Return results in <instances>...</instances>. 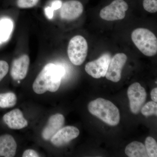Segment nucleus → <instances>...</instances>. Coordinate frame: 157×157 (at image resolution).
I'll list each match as a JSON object with an SVG mask.
<instances>
[{"label": "nucleus", "mask_w": 157, "mask_h": 157, "mask_svg": "<svg viewBox=\"0 0 157 157\" xmlns=\"http://www.w3.org/2000/svg\"><path fill=\"white\" fill-rule=\"evenodd\" d=\"M151 97L153 101L157 103V88H155L152 90L151 93Z\"/></svg>", "instance_id": "b1692460"}, {"label": "nucleus", "mask_w": 157, "mask_h": 157, "mask_svg": "<svg viewBox=\"0 0 157 157\" xmlns=\"http://www.w3.org/2000/svg\"><path fill=\"white\" fill-rule=\"evenodd\" d=\"M111 57L109 53H105L97 59L89 62L85 66L86 72L95 78L105 77Z\"/></svg>", "instance_id": "0eeeda50"}, {"label": "nucleus", "mask_w": 157, "mask_h": 157, "mask_svg": "<svg viewBox=\"0 0 157 157\" xmlns=\"http://www.w3.org/2000/svg\"><path fill=\"white\" fill-rule=\"evenodd\" d=\"M141 113L145 116L152 115H157V104L154 101H149L146 103L141 109Z\"/></svg>", "instance_id": "6ab92c4d"}, {"label": "nucleus", "mask_w": 157, "mask_h": 157, "mask_svg": "<svg viewBox=\"0 0 157 157\" xmlns=\"http://www.w3.org/2000/svg\"><path fill=\"white\" fill-rule=\"evenodd\" d=\"M79 130L76 127L68 126L62 128L51 138V142L54 146L60 147L67 144L78 137Z\"/></svg>", "instance_id": "9d476101"}, {"label": "nucleus", "mask_w": 157, "mask_h": 157, "mask_svg": "<svg viewBox=\"0 0 157 157\" xmlns=\"http://www.w3.org/2000/svg\"><path fill=\"white\" fill-rule=\"evenodd\" d=\"M145 147L148 157H157V144L154 138L151 137H147Z\"/></svg>", "instance_id": "a211bd4d"}, {"label": "nucleus", "mask_w": 157, "mask_h": 157, "mask_svg": "<svg viewBox=\"0 0 157 157\" xmlns=\"http://www.w3.org/2000/svg\"><path fill=\"white\" fill-rule=\"evenodd\" d=\"M9 65L7 62L0 60V81L2 80L9 72Z\"/></svg>", "instance_id": "4be33fe9"}, {"label": "nucleus", "mask_w": 157, "mask_h": 157, "mask_svg": "<svg viewBox=\"0 0 157 157\" xmlns=\"http://www.w3.org/2000/svg\"><path fill=\"white\" fill-rule=\"evenodd\" d=\"M88 50V45L84 37L79 35L73 37L70 39L67 48L70 62L76 66L82 64L87 56Z\"/></svg>", "instance_id": "20e7f679"}, {"label": "nucleus", "mask_w": 157, "mask_h": 157, "mask_svg": "<svg viewBox=\"0 0 157 157\" xmlns=\"http://www.w3.org/2000/svg\"><path fill=\"white\" fill-rule=\"evenodd\" d=\"M60 16L66 21L74 20L83 13L84 6L79 0H66L63 1L60 8Z\"/></svg>", "instance_id": "6e6552de"}, {"label": "nucleus", "mask_w": 157, "mask_h": 157, "mask_svg": "<svg viewBox=\"0 0 157 157\" xmlns=\"http://www.w3.org/2000/svg\"><path fill=\"white\" fill-rule=\"evenodd\" d=\"M16 95L12 92L0 94V107L11 108L14 107L17 103Z\"/></svg>", "instance_id": "dca6fc26"}, {"label": "nucleus", "mask_w": 157, "mask_h": 157, "mask_svg": "<svg viewBox=\"0 0 157 157\" xmlns=\"http://www.w3.org/2000/svg\"><path fill=\"white\" fill-rule=\"evenodd\" d=\"M40 0H15L14 3L17 8L28 9L34 8L39 4Z\"/></svg>", "instance_id": "aec40b11"}, {"label": "nucleus", "mask_w": 157, "mask_h": 157, "mask_svg": "<svg viewBox=\"0 0 157 157\" xmlns=\"http://www.w3.org/2000/svg\"><path fill=\"white\" fill-rule=\"evenodd\" d=\"M17 144L10 135L0 136V157H13L16 154Z\"/></svg>", "instance_id": "4468645a"}, {"label": "nucleus", "mask_w": 157, "mask_h": 157, "mask_svg": "<svg viewBox=\"0 0 157 157\" xmlns=\"http://www.w3.org/2000/svg\"><path fill=\"white\" fill-rule=\"evenodd\" d=\"M128 96L131 111L134 114H138L146 101L147 94L145 89L138 82H135L128 89Z\"/></svg>", "instance_id": "423d86ee"}, {"label": "nucleus", "mask_w": 157, "mask_h": 157, "mask_svg": "<svg viewBox=\"0 0 157 157\" xmlns=\"http://www.w3.org/2000/svg\"><path fill=\"white\" fill-rule=\"evenodd\" d=\"M132 41L144 55L152 56L157 52V39L154 34L147 29L138 28L133 31Z\"/></svg>", "instance_id": "7ed1b4c3"}, {"label": "nucleus", "mask_w": 157, "mask_h": 157, "mask_svg": "<svg viewBox=\"0 0 157 157\" xmlns=\"http://www.w3.org/2000/svg\"><path fill=\"white\" fill-rule=\"evenodd\" d=\"M88 109L92 115L109 125H117L120 121V114L117 107L106 99L99 98L91 101Z\"/></svg>", "instance_id": "f03ea898"}, {"label": "nucleus", "mask_w": 157, "mask_h": 157, "mask_svg": "<svg viewBox=\"0 0 157 157\" xmlns=\"http://www.w3.org/2000/svg\"><path fill=\"white\" fill-rule=\"evenodd\" d=\"M64 124L65 117L63 114L56 113L51 116L42 130V138L45 140H50L52 136L63 128Z\"/></svg>", "instance_id": "f8f14e48"}, {"label": "nucleus", "mask_w": 157, "mask_h": 157, "mask_svg": "<svg viewBox=\"0 0 157 157\" xmlns=\"http://www.w3.org/2000/svg\"><path fill=\"white\" fill-rule=\"evenodd\" d=\"M142 5L144 9L151 13L157 11V0H142Z\"/></svg>", "instance_id": "412c9836"}, {"label": "nucleus", "mask_w": 157, "mask_h": 157, "mask_svg": "<svg viewBox=\"0 0 157 157\" xmlns=\"http://www.w3.org/2000/svg\"><path fill=\"white\" fill-rule=\"evenodd\" d=\"M4 122L10 128L20 130L28 125L27 121L25 118L22 111L15 109L7 113L3 117Z\"/></svg>", "instance_id": "ddd939ff"}, {"label": "nucleus", "mask_w": 157, "mask_h": 157, "mask_svg": "<svg viewBox=\"0 0 157 157\" xmlns=\"http://www.w3.org/2000/svg\"><path fill=\"white\" fill-rule=\"evenodd\" d=\"M30 64L29 57L28 55L23 54L12 62L10 74L15 80L24 79L27 75Z\"/></svg>", "instance_id": "9b49d317"}, {"label": "nucleus", "mask_w": 157, "mask_h": 157, "mask_svg": "<svg viewBox=\"0 0 157 157\" xmlns=\"http://www.w3.org/2000/svg\"><path fill=\"white\" fill-rule=\"evenodd\" d=\"M127 59L128 57L124 53H119L115 55L109 62L105 76L106 78L113 82L119 81L121 77L122 70Z\"/></svg>", "instance_id": "1a4fd4ad"}, {"label": "nucleus", "mask_w": 157, "mask_h": 157, "mask_svg": "<svg viewBox=\"0 0 157 157\" xmlns=\"http://www.w3.org/2000/svg\"><path fill=\"white\" fill-rule=\"evenodd\" d=\"M128 9L129 5L126 0H112L101 9L100 16L107 21L122 20L125 17Z\"/></svg>", "instance_id": "39448f33"}, {"label": "nucleus", "mask_w": 157, "mask_h": 157, "mask_svg": "<svg viewBox=\"0 0 157 157\" xmlns=\"http://www.w3.org/2000/svg\"></svg>", "instance_id": "393cba45"}, {"label": "nucleus", "mask_w": 157, "mask_h": 157, "mask_svg": "<svg viewBox=\"0 0 157 157\" xmlns=\"http://www.w3.org/2000/svg\"><path fill=\"white\" fill-rule=\"evenodd\" d=\"M65 73L63 67L49 63L43 67L33 85L34 91L42 94L46 91L55 92L58 90Z\"/></svg>", "instance_id": "f257e3e1"}, {"label": "nucleus", "mask_w": 157, "mask_h": 157, "mask_svg": "<svg viewBox=\"0 0 157 157\" xmlns=\"http://www.w3.org/2000/svg\"><path fill=\"white\" fill-rule=\"evenodd\" d=\"M125 153L129 157H148L145 146L139 141H133L128 144Z\"/></svg>", "instance_id": "2eb2a0df"}, {"label": "nucleus", "mask_w": 157, "mask_h": 157, "mask_svg": "<svg viewBox=\"0 0 157 157\" xmlns=\"http://www.w3.org/2000/svg\"><path fill=\"white\" fill-rule=\"evenodd\" d=\"M13 29V23L8 18L2 19L0 21V40L5 41L10 36Z\"/></svg>", "instance_id": "f3484780"}, {"label": "nucleus", "mask_w": 157, "mask_h": 157, "mask_svg": "<svg viewBox=\"0 0 157 157\" xmlns=\"http://www.w3.org/2000/svg\"><path fill=\"white\" fill-rule=\"evenodd\" d=\"M23 157H39V155L36 151L33 149H27L24 152Z\"/></svg>", "instance_id": "5701e85b"}]
</instances>
